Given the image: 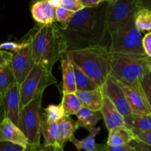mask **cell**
<instances>
[{
	"instance_id": "obj_4",
	"label": "cell",
	"mask_w": 151,
	"mask_h": 151,
	"mask_svg": "<svg viewBox=\"0 0 151 151\" xmlns=\"http://www.w3.org/2000/svg\"><path fill=\"white\" fill-rule=\"evenodd\" d=\"M150 72L151 60L148 56L111 52L109 75L118 82L131 87L143 95L140 81Z\"/></svg>"
},
{
	"instance_id": "obj_16",
	"label": "cell",
	"mask_w": 151,
	"mask_h": 151,
	"mask_svg": "<svg viewBox=\"0 0 151 151\" xmlns=\"http://www.w3.org/2000/svg\"><path fill=\"white\" fill-rule=\"evenodd\" d=\"M62 70V93H75L77 91L73 65L63 53L60 58Z\"/></svg>"
},
{
	"instance_id": "obj_5",
	"label": "cell",
	"mask_w": 151,
	"mask_h": 151,
	"mask_svg": "<svg viewBox=\"0 0 151 151\" xmlns=\"http://www.w3.org/2000/svg\"><path fill=\"white\" fill-rule=\"evenodd\" d=\"M109 35L111 52L146 55L142 44V35L136 27L134 16Z\"/></svg>"
},
{
	"instance_id": "obj_33",
	"label": "cell",
	"mask_w": 151,
	"mask_h": 151,
	"mask_svg": "<svg viewBox=\"0 0 151 151\" xmlns=\"http://www.w3.org/2000/svg\"><path fill=\"white\" fill-rule=\"evenodd\" d=\"M73 12H78L84 8L81 0H61L60 7Z\"/></svg>"
},
{
	"instance_id": "obj_15",
	"label": "cell",
	"mask_w": 151,
	"mask_h": 151,
	"mask_svg": "<svg viewBox=\"0 0 151 151\" xmlns=\"http://www.w3.org/2000/svg\"><path fill=\"white\" fill-rule=\"evenodd\" d=\"M100 113L103 116L105 125L109 131L114 128L125 125L124 117L118 111L111 102L104 95Z\"/></svg>"
},
{
	"instance_id": "obj_37",
	"label": "cell",
	"mask_w": 151,
	"mask_h": 151,
	"mask_svg": "<svg viewBox=\"0 0 151 151\" xmlns=\"http://www.w3.org/2000/svg\"><path fill=\"white\" fill-rule=\"evenodd\" d=\"M143 50L145 52L146 55L151 58V32H148L142 37V41Z\"/></svg>"
},
{
	"instance_id": "obj_34",
	"label": "cell",
	"mask_w": 151,
	"mask_h": 151,
	"mask_svg": "<svg viewBox=\"0 0 151 151\" xmlns=\"http://www.w3.org/2000/svg\"><path fill=\"white\" fill-rule=\"evenodd\" d=\"M38 147H35L30 145L27 148H24V147L11 144V143L0 142V151H32L35 149L38 148Z\"/></svg>"
},
{
	"instance_id": "obj_31",
	"label": "cell",
	"mask_w": 151,
	"mask_h": 151,
	"mask_svg": "<svg viewBox=\"0 0 151 151\" xmlns=\"http://www.w3.org/2000/svg\"><path fill=\"white\" fill-rule=\"evenodd\" d=\"M140 87L147 101L151 104V72L146 74L140 81Z\"/></svg>"
},
{
	"instance_id": "obj_42",
	"label": "cell",
	"mask_w": 151,
	"mask_h": 151,
	"mask_svg": "<svg viewBox=\"0 0 151 151\" xmlns=\"http://www.w3.org/2000/svg\"><path fill=\"white\" fill-rule=\"evenodd\" d=\"M56 151H64V150H63V148H60V147H56Z\"/></svg>"
},
{
	"instance_id": "obj_1",
	"label": "cell",
	"mask_w": 151,
	"mask_h": 151,
	"mask_svg": "<svg viewBox=\"0 0 151 151\" xmlns=\"http://www.w3.org/2000/svg\"><path fill=\"white\" fill-rule=\"evenodd\" d=\"M108 2L75 12L65 29H62L67 50L105 45L107 30Z\"/></svg>"
},
{
	"instance_id": "obj_14",
	"label": "cell",
	"mask_w": 151,
	"mask_h": 151,
	"mask_svg": "<svg viewBox=\"0 0 151 151\" xmlns=\"http://www.w3.org/2000/svg\"><path fill=\"white\" fill-rule=\"evenodd\" d=\"M29 7L32 19L37 24L46 25L56 22V7L48 0H32Z\"/></svg>"
},
{
	"instance_id": "obj_6",
	"label": "cell",
	"mask_w": 151,
	"mask_h": 151,
	"mask_svg": "<svg viewBox=\"0 0 151 151\" xmlns=\"http://www.w3.org/2000/svg\"><path fill=\"white\" fill-rule=\"evenodd\" d=\"M57 83V79L41 63L34 64L32 70L19 86L21 107H24L38 94H44L47 87Z\"/></svg>"
},
{
	"instance_id": "obj_43",
	"label": "cell",
	"mask_w": 151,
	"mask_h": 151,
	"mask_svg": "<svg viewBox=\"0 0 151 151\" xmlns=\"http://www.w3.org/2000/svg\"><path fill=\"white\" fill-rule=\"evenodd\" d=\"M38 148H37V149H35V150H32V151H37V150H38Z\"/></svg>"
},
{
	"instance_id": "obj_40",
	"label": "cell",
	"mask_w": 151,
	"mask_h": 151,
	"mask_svg": "<svg viewBox=\"0 0 151 151\" xmlns=\"http://www.w3.org/2000/svg\"><path fill=\"white\" fill-rule=\"evenodd\" d=\"M56 147H44V145H40L37 151H56Z\"/></svg>"
},
{
	"instance_id": "obj_2",
	"label": "cell",
	"mask_w": 151,
	"mask_h": 151,
	"mask_svg": "<svg viewBox=\"0 0 151 151\" xmlns=\"http://www.w3.org/2000/svg\"><path fill=\"white\" fill-rule=\"evenodd\" d=\"M34 64L41 63L52 71L55 63L67 51L66 42L57 23L36 24L29 31Z\"/></svg>"
},
{
	"instance_id": "obj_26",
	"label": "cell",
	"mask_w": 151,
	"mask_h": 151,
	"mask_svg": "<svg viewBox=\"0 0 151 151\" xmlns=\"http://www.w3.org/2000/svg\"><path fill=\"white\" fill-rule=\"evenodd\" d=\"M72 65L75 72L77 91H91L98 88V86L83 72L78 69L73 63Z\"/></svg>"
},
{
	"instance_id": "obj_28",
	"label": "cell",
	"mask_w": 151,
	"mask_h": 151,
	"mask_svg": "<svg viewBox=\"0 0 151 151\" xmlns=\"http://www.w3.org/2000/svg\"><path fill=\"white\" fill-rule=\"evenodd\" d=\"M43 114L48 122H58L65 116L61 103L58 105H49L44 109Z\"/></svg>"
},
{
	"instance_id": "obj_11",
	"label": "cell",
	"mask_w": 151,
	"mask_h": 151,
	"mask_svg": "<svg viewBox=\"0 0 151 151\" xmlns=\"http://www.w3.org/2000/svg\"><path fill=\"white\" fill-rule=\"evenodd\" d=\"M1 106L4 112V118L10 119L16 126H19V116L21 111V99L19 86L15 81L6 91Z\"/></svg>"
},
{
	"instance_id": "obj_17",
	"label": "cell",
	"mask_w": 151,
	"mask_h": 151,
	"mask_svg": "<svg viewBox=\"0 0 151 151\" xmlns=\"http://www.w3.org/2000/svg\"><path fill=\"white\" fill-rule=\"evenodd\" d=\"M75 94L83 106L94 111H100L103 102V93L101 88L91 91H76Z\"/></svg>"
},
{
	"instance_id": "obj_8",
	"label": "cell",
	"mask_w": 151,
	"mask_h": 151,
	"mask_svg": "<svg viewBox=\"0 0 151 151\" xmlns=\"http://www.w3.org/2000/svg\"><path fill=\"white\" fill-rule=\"evenodd\" d=\"M107 30L114 32L140 9L138 0H108Z\"/></svg>"
},
{
	"instance_id": "obj_13",
	"label": "cell",
	"mask_w": 151,
	"mask_h": 151,
	"mask_svg": "<svg viewBox=\"0 0 151 151\" xmlns=\"http://www.w3.org/2000/svg\"><path fill=\"white\" fill-rule=\"evenodd\" d=\"M0 142L11 143L24 148L30 146L20 128L7 118H3L0 122Z\"/></svg>"
},
{
	"instance_id": "obj_25",
	"label": "cell",
	"mask_w": 151,
	"mask_h": 151,
	"mask_svg": "<svg viewBox=\"0 0 151 151\" xmlns=\"http://www.w3.org/2000/svg\"><path fill=\"white\" fill-rule=\"evenodd\" d=\"M134 24L139 32H150L151 29V10L140 8L134 13Z\"/></svg>"
},
{
	"instance_id": "obj_32",
	"label": "cell",
	"mask_w": 151,
	"mask_h": 151,
	"mask_svg": "<svg viewBox=\"0 0 151 151\" xmlns=\"http://www.w3.org/2000/svg\"><path fill=\"white\" fill-rule=\"evenodd\" d=\"M134 134L135 140L151 146V130H136L131 129Z\"/></svg>"
},
{
	"instance_id": "obj_22",
	"label": "cell",
	"mask_w": 151,
	"mask_h": 151,
	"mask_svg": "<svg viewBox=\"0 0 151 151\" xmlns=\"http://www.w3.org/2000/svg\"><path fill=\"white\" fill-rule=\"evenodd\" d=\"M100 128H94L89 131V135L83 139H78L75 136L72 137L69 142L75 146L78 151L84 150L86 151H98L95 144V137L100 133Z\"/></svg>"
},
{
	"instance_id": "obj_41",
	"label": "cell",
	"mask_w": 151,
	"mask_h": 151,
	"mask_svg": "<svg viewBox=\"0 0 151 151\" xmlns=\"http://www.w3.org/2000/svg\"><path fill=\"white\" fill-rule=\"evenodd\" d=\"M54 7H60V1L61 0H48Z\"/></svg>"
},
{
	"instance_id": "obj_23",
	"label": "cell",
	"mask_w": 151,
	"mask_h": 151,
	"mask_svg": "<svg viewBox=\"0 0 151 151\" xmlns=\"http://www.w3.org/2000/svg\"><path fill=\"white\" fill-rule=\"evenodd\" d=\"M125 125L130 129L151 130V116L131 114L124 117Z\"/></svg>"
},
{
	"instance_id": "obj_39",
	"label": "cell",
	"mask_w": 151,
	"mask_h": 151,
	"mask_svg": "<svg viewBox=\"0 0 151 151\" xmlns=\"http://www.w3.org/2000/svg\"><path fill=\"white\" fill-rule=\"evenodd\" d=\"M107 1L108 0H81L84 7H95V6L99 5V4Z\"/></svg>"
},
{
	"instance_id": "obj_24",
	"label": "cell",
	"mask_w": 151,
	"mask_h": 151,
	"mask_svg": "<svg viewBox=\"0 0 151 151\" xmlns=\"http://www.w3.org/2000/svg\"><path fill=\"white\" fill-rule=\"evenodd\" d=\"M61 105L63 106L65 116H70L75 114L81 109L82 104L75 93H64L62 97Z\"/></svg>"
},
{
	"instance_id": "obj_20",
	"label": "cell",
	"mask_w": 151,
	"mask_h": 151,
	"mask_svg": "<svg viewBox=\"0 0 151 151\" xmlns=\"http://www.w3.org/2000/svg\"><path fill=\"white\" fill-rule=\"evenodd\" d=\"M133 140H135V137L132 131L124 125L109 131L106 145L108 146L125 145Z\"/></svg>"
},
{
	"instance_id": "obj_21",
	"label": "cell",
	"mask_w": 151,
	"mask_h": 151,
	"mask_svg": "<svg viewBox=\"0 0 151 151\" xmlns=\"http://www.w3.org/2000/svg\"><path fill=\"white\" fill-rule=\"evenodd\" d=\"M41 134H43L44 147H58V122H48L41 114Z\"/></svg>"
},
{
	"instance_id": "obj_19",
	"label": "cell",
	"mask_w": 151,
	"mask_h": 151,
	"mask_svg": "<svg viewBox=\"0 0 151 151\" xmlns=\"http://www.w3.org/2000/svg\"><path fill=\"white\" fill-rule=\"evenodd\" d=\"M76 131L75 122L69 116H64L58 121V147L63 148L66 142L69 141Z\"/></svg>"
},
{
	"instance_id": "obj_30",
	"label": "cell",
	"mask_w": 151,
	"mask_h": 151,
	"mask_svg": "<svg viewBox=\"0 0 151 151\" xmlns=\"http://www.w3.org/2000/svg\"><path fill=\"white\" fill-rule=\"evenodd\" d=\"M29 42V35L27 33V35L21 40L19 43L13 42V41H6L0 44V50H10L13 52V53L17 52L21 50L26 47Z\"/></svg>"
},
{
	"instance_id": "obj_36",
	"label": "cell",
	"mask_w": 151,
	"mask_h": 151,
	"mask_svg": "<svg viewBox=\"0 0 151 151\" xmlns=\"http://www.w3.org/2000/svg\"><path fill=\"white\" fill-rule=\"evenodd\" d=\"M98 151H129L127 145L120 146H108L107 145H96Z\"/></svg>"
},
{
	"instance_id": "obj_35",
	"label": "cell",
	"mask_w": 151,
	"mask_h": 151,
	"mask_svg": "<svg viewBox=\"0 0 151 151\" xmlns=\"http://www.w3.org/2000/svg\"><path fill=\"white\" fill-rule=\"evenodd\" d=\"M127 145H128L129 151H151V146L140 142L137 140H133Z\"/></svg>"
},
{
	"instance_id": "obj_9",
	"label": "cell",
	"mask_w": 151,
	"mask_h": 151,
	"mask_svg": "<svg viewBox=\"0 0 151 151\" xmlns=\"http://www.w3.org/2000/svg\"><path fill=\"white\" fill-rule=\"evenodd\" d=\"M29 42L25 47L17 52L13 53L10 66L15 81L20 86L27 77L34 66V61L31 51V37L29 32Z\"/></svg>"
},
{
	"instance_id": "obj_27",
	"label": "cell",
	"mask_w": 151,
	"mask_h": 151,
	"mask_svg": "<svg viewBox=\"0 0 151 151\" xmlns=\"http://www.w3.org/2000/svg\"><path fill=\"white\" fill-rule=\"evenodd\" d=\"M15 81L10 64L0 68V106L7 90Z\"/></svg>"
},
{
	"instance_id": "obj_18",
	"label": "cell",
	"mask_w": 151,
	"mask_h": 151,
	"mask_svg": "<svg viewBox=\"0 0 151 151\" xmlns=\"http://www.w3.org/2000/svg\"><path fill=\"white\" fill-rule=\"evenodd\" d=\"M75 115L78 119L75 122L76 130L79 128H83L88 131L95 127L102 116L100 111H94L84 106H82Z\"/></svg>"
},
{
	"instance_id": "obj_3",
	"label": "cell",
	"mask_w": 151,
	"mask_h": 151,
	"mask_svg": "<svg viewBox=\"0 0 151 151\" xmlns=\"http://www.w3.org/2000/svg\"><path fill=\"white\" fill-rule=\"evenodd\" d=\"M68 58L83 72L99 88L104 85L110 73L111 52L106 45H97L67 50Z\"/></svg>"
},
{
	"instance_id": "obj_7",
	"label": "cell",
	"mask_w": 151,
	"mask_h": 151,
	"mask_svg": "<svg viewBox=\"0 0 151 151\" xmlns=\"http://www.w3.org/2000/svg\"><path fill=\"white\" fill-rule=\"evenodd\" d=\"M43 94H38L28 104L22 108L19 116V126L29 145L38 147L41 145V103Z\"/></svg>"
},
{
	"instance_id": "obj_29",
	"label": "cell",
	"mask_w": 151,
	"mask_h": 151,
	"mask_svg": "<svg viewBox=\"0 0 151 151\" xmlns=\"http://www.w3.org/2000/svg\"><path fill=\"white\" fill-rule=\"evenodd\" d=\"M75 12L65 9L63 7H56V22L59 23V26L62 29H65L72 20Z\"/></svg>"
},
{
	"instance_id": "obj_10",
	"label": "cell",
	"mask_w": 151,
	"mask_h": 151,
	"mask_svg": "<svg viewBox=\"0 0 151 151\" xmlns=\"http://www.w3.org/2000/svg\"><path fill=\"white\" fill-rule=\"evenodd\" d=\"M101 88L103 95L111 102L123 117L132 114L122 88L113 77L109 75Z\"/></svg>"
},
{
	"instance_id": "obj_12",
	"label": "cell",
	"mask_w": 151,
	"mask_h": 151,
	"mask_svg": "<svg viewBox=\"0 0 151 151\" xmlns=\"http://www.w3.org/2000/svg\"><path fill=\"white\" fill-rule=\"evenodd\" d=\"M118 83L125 94L131 113L137 115L151 116V104L145 97L131 87L122 83Z\"/></svg>"
},
{
	"instance_id": "obj_38",
	"label": "cell",
	"mask_w": 151,
	"mask_h": 151,
	"mask_svg": "<svg viewBox=\"0 0 151 151\" xmlns=\"http://www.w3.org/2000/svg\"><path fill=\"white\" fill-rule=\"evenodd\" d=\"M13 52L5 50H0V68L10 64Z\"/></svg>"
}]
</instances>
